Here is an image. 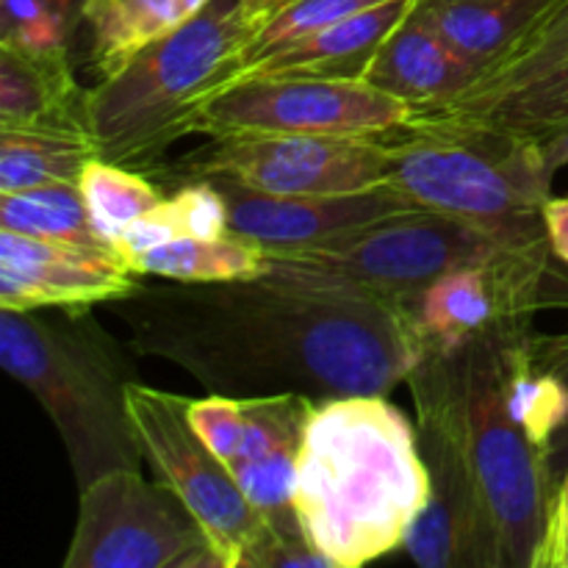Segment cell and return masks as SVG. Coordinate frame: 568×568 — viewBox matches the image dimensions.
I'll use <instances>...</instances> for the list:
<instances>
[{
	"mask_svg": "<svg viewBox=\"0 0 568 568\" xmlns=\"http://www.w3.org/2000/svg\"><path fill=\"white\" fill-rule=\"evenodd\" d=\"M103 308L133 355L175 364L220 397H386L419 361L403 311L272 272L222 283L142 277Z\"/></svg>",
	"mask_w": 568,
	"mask_h": 568,
	"instance_id": "obj_1",
	"label": "cell"
},
{
	"mask_svg": "<svg viewBox=\"0 0 568 568\" xmlns=\"http://www.w3.org/2000/svg\"><path fill=\"white\" fill-rule=\"evenodd\" d=\"M430 499L419 433L381 394L314 405L297 471L294 510L305 541L333 568H361L405 547Z\"/></svg>",
	"mask_w": 568,
	"mask_h": 568,
	"instance_id": "obj_2",
	"label": "cell"
},
{
	"mask_svg": "<svg viewBox=\"0 0 568 568\" xmlns=\"http://www.w3.org/2000/svg\"><path fill=\"white\" fill-rule=\"evenodd\" d=\"M381 139L388 186L416 209L469 222L508 247L552 250L544 203L555 175L532 136L453 111H419Z\"/></svg>",
	"mask_w": 568,
	"mask_h": 568,
	"instance_id": "obj_3",
	"label": "cell"
},
{
	"mask_svg": "<svg viewBox=\"0 0 568 568\" xmlns=\"http://www.w3.org/2000/svg\"><path fill=\"white\" fill-rule=\"evenodd\" d=\"M0 364L55 425L78 491L111 471H142L128 410L136 375L89 308H0Z\"/></svg>",
	"mask_w": 568,
	"mask_h": 568,
	"instance_id": "obj_4",
	"label": "cell"
},
{
	"mask_svg": "<svg viewBox=\"0 0 568 568\" xmlns=\"http://www.w3.org/2000/svg\"><path fill=\"white\" fill-rule=\"evenodd\" d=\"M242 0H211L197 17L133 55L87 94L98 159L153 175L166 150L194 133L253 39Z\"/></svg>",
	"mask_w": 568,
	"mask_h": 568,
	"instance_id": "obj_5",
	"label": "cell"
},
{
	"mask_svg": "<svg viewBox=\"0 0 568 568\" xmlns=\"http://www.w3.org/2000/svg\"><path fill=\"white\" fill-rule=\"evenodd\" d=\"M505 331L514 327L475 338L455 353L433 355L442 361L458 405L466 447L503 552V568H532L558 483L547 453L527 436L505 403L499 377V336Z\"/></svg>",
	"mask_w": 568,
	"mask_h": 568,
	"instance_id": "obj_6",
	"label": "cell"
},
{
	"mask_svg": "<svg viewBox=\"0 0 568 568\" xmlns=\"http://www.w3.org/2000/svg\"><path fill=\"white\" fill-rule=\"evenodd\" d=\"M508 250L480 227L438 211L414 209L322 247L270 253L264 272L338 286L403 311L436 277ZM519 250V247H516Z\"/></svg>",
	"mask_w": 568,
	"mask_h": 568,
	"instance_id": "obj_7",
	"label": "cell"
},
{
	"mask_svg": "<svg viewBox=\"0 0 568 568\" xmlns=\"http://www.w3.org/2000/svg\"><path fill=\"white\" fill-rule=\"evenodd\" d=\"M189 405V397L139 381L128 386V410L144 464L197 519L222 568H270L281 538L192 425Z\"/></svg>",
	"mask_w": 568,
	"mask_h": 568,
	"instance_id": "obj_8",
	"label": "cell"
},
{
	"mask_svg": "<svg viewBox=\"0 0 568 568\" xmlns=\"http://www.w3.org/2000/svg\"><path fill=\"white\" fill-rule=\"evenodd\" d=\"M405 383L419 416V449L430 471V499L403 549L425 568H503L497 532L438 355L422 353Z\"/></svg>",
	"mask_w": 568,
	"mask_h": 568,
	"instance_id": "obj_9",
	"label": "cell"
},
{
	"mask_svg": "<svg viewBox=\"0 0 568 568\" xmlns=\"http://www.w3.org/2000/svg\"><path fill=\"white\" fill-rule=\"evenodd\" d=\"M78 494L64 568H222L197 519L161 480L111 471Z\"/></svg>",
	"mask_w": 568,
	"mask_h": 568,
	"instance_id": "obj_10",
	"label": "cell"
},
{
	"mask_svg": "<svg viewBox=\"0 0 568 568\" xmlns=\"http://www.w3.org/2000/svg\"><path fill=\"white\" fill-rule=\"evenodd\" d=\"M416 109L353 78L261 75L222 89L194 122L203 136H381Z\"/></svg>",
	"mask_w": 568,
	"mask_h": 568,
	"instance_id": "obj_11",
	"label": "cell"
},
{
	"mask_svg": "<svg viewBox=\"0 0 568 568\" xmlns=\"http://www.w3.org/2000/svg\"><path fill=\"white\" fill-rule=\"evenodd\" d=\"M170 183L222 181L264 194H347L388 186L381 136H214L161 164Z\"/></svg>",
	"mask_w": 568,
	"mask_h": 568,
	"instance_id": "obj_12",
	"label": "cell"
},
{
	"mask_svg": "<svg viewBox=\"0 0 568 568\" xmlns=\"http://www.w3.org/2000/svg\"><path fill=\"white\" fill-rule=\"evenodd\" d=\"M316 399L305 394L192 399L189 419L283 544L305 541L294 510V471Z\"/></svg>",
	"mask_w": 568,
	"mask_h": 568,
	"instance_id": "obj_13",
	"label": "cell"
},
{
	"mask_svg": "<svg viewBox=\"0 0 568 568\" xmlns=\"http://www.w3.org/2000/svg\"><path fill=\"white\" fill-rule=\"evenodd\" d=\"M552 250H499L471 261L422 288L405 320L422 353H455L503 327L532 325L547 305Z\"/></svg>",
	"mask_w": 568,
	"mask_h": 568,
	"instance_id": "obj_14",
	"label": "cell"
},
{
	"mask_svg": "<svg viewBox=\"0 0 568 568\" xmlns=\"http://www.w3.org/2000/svg\"><path fill=\"white\" fill-rule=\"evenodd\" d=\"M227 200V227L266 253H297L338 242L416 205L392 186L347 194H264L222 178H205Z\"/></svg>",
	"mask_w": 568,
	"mask_h": 568,
	"instance_id": "obj_15",
	"label": "cell"
},
{
	"mask_svg": "<svg viewBox=\"0 0 568 568\" xmlns=\"http://www.w3.org/2000/svg\"><path fill=\"white\" fill-rule=\"evenodd\" d=\"M142 281L116 250L44 242L0 227V308H92Z\"/></svg>",
	"mask_w": 568,
	"mask_h": 568,
	"instance_id": "obj_16",
	"label": "cell"
},
{
	"mask_svg": "<svg viewBox=\"0 0 568 568\" xmlns=\"http://www.w3.org/2000/svg\"><path fill=\"white\" fill-rule=\"evenodd\" d=\"M480 75V67L471 64L419 9H414L377 50L364 81L405 100L419 114L464 98Z\"/></svg>",
	"mask_w": 568,
	"mask_h": 568,
	"instance_id": "obj_17",
	"label": "cell"
},
{
	"mask_svg": "<svg viewBox=\"0 0 568 568\" xmlns=\"http://www.w3.org/2000/svg\"><path fill=\"white\" fill-rule=\"evenodd\" d=\"M419 0H383L364 11L344 17L277 53L244 64L231 83L261 75H305V78H353L364 81L377 50L397 31L399 22L416 9ZM227 83V87H231Z\"/></svg>",
	"mask_w": 568,
	"mask_h": 568,
	"instance_id": "obj_18",
	"label": "cell"
},
{
	"mask_svg": "<svg viewBox=\"0 0 568 568\" xmlns=\"http://www.w3.org/2000/svg\"><path fill=\"white\" fill-rule=\"evenodd\" d=\"M87 94L72 53L33 55L0 48V131L89 136Z\"/></svg>",
	"mask_w": 568,
	"mask_h": 568,
	"instance_id": "obj_19",
	"label": "cell"
},
{
	"mask_svg": "<svg viewBox=\"0 0 568 568\" xmlns=\"http://www.w3.org/2000/svg\"><path fill=\"white\" fill-rule=\"evenodd\" d=\"M564 3L566 0H419L416 9L486 75Z\"/></svg>",
	"mask_w": 568,
	"mask_h": 568,
	"instance_id": "obj_20",
	"label": "cell"
},
{
	"mask_svg": "<svg viewBox=\"0 0 568 568\" xmlns=\"http://www.w3.org/2000/svg\"><path fill=\"white\" fill-rule=\"evenodd\" d=\"M211 0H92L83 26L89 28L87 55L94 75L120 72L166 33L186 26Z\"/></svg>",
	"mask_w": 568,
	"mask_h": 568,
	"instance_id": "obj_21",
	"label": "cell"
},
{
	"mask_svg": "<svg viewBox=\"0 0 568 568\" xmlns=\"http://www.w3.org/2000/svg\"><path fill=\"white\" fill-rule=\"evenodd\" d=\"M270 253L236 233L222 236H183L155 244L131 261L142 277L175 283H222L264 275Z\"/></svg>",
	"mask_w": 568,
	"mask_h": 568,
	"instance_id": "obj_22",
	"label": "cell"
},
{
	"mask_svg": "<svg viewBox=\"0 0 568 568\" xmlns=\"http://www.w3.org/2000/svg\"><path fill=\"white\" fill-rule=\"evenodd\" d=\"M227 227V200L214 181L178 183L155 209L139 216L131 227L114 239V250L128 261L142 255L155 244L183 236H222Z\"/></svg>",
	"mask_w": 568,
	"mask_h": 568,
	"instance_id": "obj_23",
	"label": "cell"
},
{
	"mask_svg": "<svg viewBox=\"0 0 568 568\" xmlns=\"http://www.w3.org/2000/svg\"><path fill=\"white\" fill-rule=\"evenodd\" d=\"M0 227L44 242L114 250L92 222L78 183L0 192Z\"/></svg>",
	"mask_w": 568,
	"mask_h": 568,
	"instance_id": "obj_24",
	"label": "cell"
},
{
	"mask_svg": "<svg viewBox=\"0 0 568 568\" xmlns=\"http://www.w3.org/2000/svg\"><path fill=\"white\" fill-rule=\"evenodd\" d=\"M87 136L42 131H0V192L78 183L83 166L94 159Z\"/></svg>",
	"mask_w": 568,
	"mask_h": 568,
	"instance_id": "obj_25",
	"label": "cell"
},
{
	"mask_svg": "<svg viewBox=\"0 0 568 568\" xmlns=\"http://www.w3.org/2000/svg\"><path fill=\"white\" fill-rule=\"evenodd\" d=\"M436 111L477 116V120L532 139L558 131L568 125V59L536 81L519 83V87L505 89L494 98L477 100V103L447 105V109Z\"/></svg>",
	"mask_w": 568,
	"mask_h": 568,
	"instance_id": "obj_26",
	"label": "cell"
},
{
	"mask_svg": "<svg viewBox=\"0 0 568 568\" xmlns=\"http://www.w3.org/2000/svg\"><path fill=\"white\" fill-rule=\"evenodd\" d=\"M78 189L92 214V222L109 239L111 247L125 227H131L139 216L148 214L166 197V189L150 181L148 172L111 164L98 155L83 166Z\"/></svg>",
	"mask_w": 568,
	"mask_h": 568,
	"instance_id": "obj_27",
	"label": "cell"
},
{
	"mask_svg": "<svg viewBox=\"0 0 568 568\" xmlns=\"http://www.w3.org/2000/svg\"><path fill=\"white\" fill-rule=\"evenodd\" d=\"M568 59V0L560 9H555L519 48L510 50L499 64H494L464 98L449 105L477 103V100L494 98V94L514 89L519 83L536 81L544 72L555 70ZM447 109V105H444Z\"/></svg>",
	"mask_w": 568,
	"mask_h": 568,
	"instance_id": "obj_28",
	"label": "cell"
},
{
	"mask_svg": "<svg viewBox=\"0 0 568 568\" xmlns=\"http://www.w3.org/2000/svg\"><path fill=\"white\" fill-rule=\"evenodd\" d=\"M377 3H383V0H286L275 14L266 17V20L261 22V28L253 33V39H250L242 64H239L236 70H242L244 64H253V61L264 59V55L277 53V50L288 48V44L300 42V39L311 37V33L344 20V17L369 9V6ZM233 75H236V72H233Z\"/></svg>",
	"mask_w": 568,
	"mask_h": 568,
	"instance_id": "obj_29",
	"label": "cell"
},
{
	"mask_svg": "<svg viewBox=\"0 0 568 568\" xmlns=\"http://www.w3.org/2000/svg\"><path fill=\"white\" fill-rule=\"evenodd\" d=\"M78 33L44 0H0V48L33 55L72 53Z\"/></svg>",
	"mask_w": 568,
	"mask_h": 568,
	"instance_id": "obj_30",
	"label": "cell"
},
{
	"mask_svg": "<svg viewBox=\"0 0 568 568\" xmlns=\"http://www.w3.org/2000/svg\"><path fill=\"white\" fill-rule=\"evenodd\" d=\"M527 347H530V355L536 358V364L544 366L549 375L558 377L560 386L568 394V333L532 331L530 338H527ZM549 466H552L555 483H558L568 469V419L560 427L558 436H555L552 449H549Z\"/></svg>",
	"mask_w": 568,
	"mask_h": 568,
	"instance_id": "obj_31",
	"label": "cell"
},
{
	"mask_svg": "<svg viewBox=\"0 0 568 568\" xmlns=\"http://www.w3.org/2000/svg\"><path fill=\"white\" fill-rule=\"evenodd\" d=\"M566 544H568V469L558 480V488H555L547 532H544L541 549H538L536 566L532 568H558L560 558H564Z\"/></svg>",
	"mask_w": 568,
	"mask_h": 568,
	"instance_id": "obj_32",
	"label": "cell"
},
{
	"mask_svg": "<svg viewBox=\"0 0 568 568\" xmlns=\"http://www.w3.org/2000/svg\"><path fill=\"white\" fill-rule=\"evenodd\" d=\"M544 225L552 255L568 266V197H549L544 203Z\"/></svg>",
	"mask_w": 568,
	"mask_h": 568,
	"instance_id": "obj_33",
	"label": "cell"
},
{
	"mask_svg": "<svg viewBox=\"0 0 568 568\" xmlns=\"http://www.w3.org/2000/svg\"><path fill=\"white\" fill-rule=\"evenodd\" d=\"M536 142L538 148H541L544 164H547V170L552 172V175H558L564 166H568V125L558 128V131L544 133Z\"/></svg>",
	"mask_w": 568,
	"mask_h": 568,
	"instance_id": "obj_34",
	"label": "cell"
},
{
	"mask_svg": "<svg viewBox=\"0 0 568 568\" xmlns=\"http://www.w3.org/2000/svg\"><path fill=\"white\" fill-rule=\"evenodd\" d=\"M44 3L53 6L61 17L72 26V31H81L83 20H87V11L92 6V0H44Z\"/></svg>",
	"mask_w": 568,
	"mask_h": 568,
	"instance_id": "obj_35",
	"label": "cell"
},
{
	"mask_svg": "<svg viewBox=\"0 0 568 568\" xmlns=\"http://www.w3.org/2000/svg\"><path fill=\"white\" fill-rule=\"evenodd\" d=\"M242 3H244V11H247L250 22H253L255 31H258L261 22H264L266 17L275 14V11L286 3V0H242Z\"/></svg>",
	"mask_w": 568,
	"mask_h": 568,
	"instance_id": "obj_36",
	"label": "cell"
},
{
	"mask_svg": "<svg viewBox=\"0 0 568 568\" xmlns=\"http://www.w3.org/2000/svg\"><path fill=\"white\" fill-rule=\"evenodd\" d=\"M558 568H568V544H566V549H564V558H560V566Z\"/></svg>",
	"mask_w": 568,
	"mask_h": 568,
	"instance_id": "obj_37",
	"label": "cell"
}]
</instances>
